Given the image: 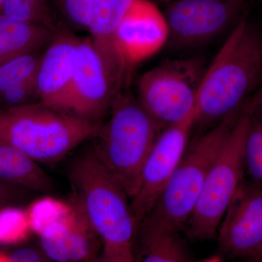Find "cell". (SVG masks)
I'll list each match as a JSON object with an SVG mask.
<instances>
[{"instance_id": "6da1fadb", "label": "cell", "mask_w": 262, "mask_h": 262, "mask_svg": "<svg viewBox=\"0 0 262 262\" xmlns=\"http://www.w3.org/2000/svg\"><path fill=\"white\" fill-rule=\"evenodd\" d=\"M261 79L262 34L244 17L206 68L196 98L195 125L212 127L239 113Z\"/></svg>"}, {"instance_id": "7a4b0ae2", "label": "cell", "mask_w": 262, "mask_h": 262, "mask_svg": "<svg viewBox=\"0 0 262 262\" xmlns=\"http://www.w3.org/2000/svg\"><path fill=\"white\" fill-rule=\"evenodd\" d=\"M73 195L102 244L107 262H134L138 225L126 192L92 149L76 159L70 170Z\"/></svg>"}, {"instance_id": "3957f363", "label": "cell", "mask_w": 262, "mask_h": 262, "mask_svg": "<svg viewBox=\"0 0 262 262\" xmlns=\"http://www.w3.org/2000/svg\"><path fill=\"white\" fill-rule=\"evenodd\" d=\"M111 108V117L94 138L92 150L131 199L139 190L144 164L162 130L129 92L122 91Z\"/></svg>"}, {"instance_id": "277c9868", "label": "cell", "mask_w": 262, "mask_h": 262, "mask_svg": "<svg viewBox=\"0 0 262 262\" xmlns=\"http://www.w3.org/2000/svg\"><path fill=\"white\" fill-rule=\"evenodd\" d=\"M101 125L41 102L20 105L0 112V141L37 163H53L94 138Z\"/></svg>"}, {"instance_id": "5b68a950", "label": "cell", "mask_w": 262, "mask_h": 262, "mask_svg": "<svg viewBox=\"0 0 262 262\" xmlns=\"http://www.w3.org/2000/svg\"><path fill=\"white\" fill-rule=\"evenodd\" d=\"M241 111L224 119L188 145L154 208L144 221L178 232L187 225L212 164Z\"/></svg>"}, {"instance_id": "8992f818", "label": "cell", "mask_w": 262, "mask_h": 262, "mask_svg": "<svg viewBox=\"0 0 262 262\" xmlns=\"http://www.w3.org/2000/svg\"><path fill=\"white\" fill-rule=\"evenodd\" d=\"M248 101L212 164L188 222V234L193 239L206 241L214 237L244 180L245 141L251 122Z\"/></svg>"}, {"instance_id": "52a82bcc", "label": "cell", "mask_w": 262, "mask_h": 262, "mask_svg": "<svg viewBox=\"0 0 262 262\" xmlns=\"http://www.w3.org/2000/svg\"><path fill=\"white\" fill-rule=\"evenodd\" d=\"M131 70L118 51L103 49L91 38L80 39L66 111L101 122L123 91Z\"/></svg>"}, {"instance_id": "ba28073f", "label": "cell", "mask_w": 262, "mask_h": 262, "mask_svg": "<svg viewBox=\"0 0 262 262\" xmlns=\"http://www.w3.org/2000/svg\"><path fill=\"white\" fill-rule=\"evenodd\" d=\"M206 70L198 58L166 59L141 77L138 100L162 131L195 111Z\"/></svg>"}, {"instance_id": "9c48e42d", "label": "cell", "mask_w": 262, "mask_h": 262, "mask_svg": "<svg viewBox=\"0 0 262 262\" xmlns=\"http://www.w3.org/2000/svg\"><path fill=\"white\" fill-rule=\"evenodd\" d=\"M246 0H176L165 12L168 41L192 48L218 37L239 21Z\"/></svg>"}, {"instance_id": "30bf717a", "label": "cell", "mask_w": 262, "mask_h": 262, "mask_svg": "<svg viewBox=\"0 0 262 262\" xmlns=\"http://www.w3.org/2000/svg\"><path fill=\"white\" fill-rule=\"evenodd\" d=\"M196 124V110L184 121L160 133L146 159L140 187L131 198L130 207L138 225L149 215L187 149Z\"/></svg>"}, {"instance_id": "8fae6325", "label": "cell", "mask_w": 262, "mask_h": 262, "mask_svg": "<svg viewBox=\"0 0 262 262\" xmlns=\"http://www.w3.org/2000/svg\"><path fill=\"white\" fill-rule=\"evenodd\" d=\"M222 252L249 258L262 251V190L249 180L241 183L218 231Z\"/></svg>"}, {"instance_id": "7c38bea8", "label": "cell", "mask_w": 262, "mask_h": 262, "mask_svg": "<svg viewBox=\"0 0 262 262\" xmlns=\"http://www.w3.org/2000/svg\"><path fill=\"white\" fill-rule=\"evenodd\" d=\"M165 15L150 0H134L119 25L114 42L130 69L161 49L168 42Z\"/></svg>"}, {"instance_id": "4fadbf2b", "label": "cell", "mask_w": 262, "mask_h": 262, "mask_svg": "<svg viewBox=\"0 0 262 262\" xmlns=\"http://www.w3.org/2000/svg\"><path fill=\"white\" fill-rule=\"evenodd\" d=\"M70 204V213L39 234L40 249L53 262H89L98 257L101 239L78 200L72 195Z\"/></svg>"}, {"instance_id": "5bb4252c", "label": "cell", "mask_w": 262, "mask_h": 262, "mask_svg": "<svg viewBox=\"0 0 262 262\" xmlns=\"http://www.w3.org/2000/svg\"><path fill=\"white\" fill-rule=\"evenodd\" d=\"M79 41L67 31H61L55 34L43 55L37 75V95L46 106L66 111Z\"/></svg>"}, {"instance_id": "9a60e30c", "label": "cell", "mask_w": 262, "mask_h": 262, "mask_svg": "<svg viewBox=\"0 0 262 262\" xmlns=\"http://www.w3.org/2000/svg\"><path fill=\"white\" fill-rule=\"evenodd\" d=\"M134 262H187L179 232L144 221L138 228Z\"/></svg>"}, {"instance_id": "2e32d148", "label": "cell", "mask_w": 262, "mask_h": 262, "mask_svg": "<svg viewBox=\"0 0 262 262\" xmlns=\"http://www.w3.org/2000/svg\"><path fill=\"white\" fill-rule=\"evenodd\" d=\"M54 37V33L47 26L18 21L0 15V65L34 53Z\"/></svg>"}, {"instance_id": "e0dca14e", "label": "cell", "mask_w": 262, "mask_h": 262, "mask_svg": "<svg viewBox=\"0 0 262 262\" xmlns=\"http://www.w3.org/2000/svg\"><path fill=\"white\" fill-rule=\"evenodd\" d=\"M0 179L21 184L38 192H51L52 179L28 155L0 141Z\"/></svg>"}, {"instance_id": "ac0fdd59", "label": "cell", "mask_w": 262, "mask_h": 262, "mask_svg": "<svg viewBox=\"0 0 262 262\" xmlns=\"http://www.w3.org/2000/svg\"><path fill=\"white\" fill-rule=\"evenodd\" d=\"M134 0H95L89 30L92 40L108 51H117L114 36ZM119 52V51H118Z\"/></svg>"}, {"instance_id": "d6986e66", "label": "cell", "mask_w": 262, "mask_h": 262, "mask_svg": "<svg viewBox=\"0 0 262 262\" xmlns=\"http://www.w3.org/2000/svg\"><path fill=\"white\" fill-rule=\"evenodd\" d=\"M42 57L27 53L0 65V92L37 75Z\"/></svg>"}, {"instance_id": "ffe728a7", "label": "cell", "mask_w": 262, "mask_h": 262, "mask_svg": "<svg viewBox=\"0 0 262 262\" xmlns=\"http://www.w3.org/2000/svg\"><path fill=\"white\" fill-rule=\"evenodd\" d=\"M245 172L262 190V125L251 120L244 145Z\"/></svg>"}, {"instance_id": "44dd1931", "label": "cell", "mask_w": 262, "mask_h": 262, "mask_svg": "<svg viewBox=\"0 0 262 262\" xmlns=\"http://www.w3.org/2000/svg\"><path fill=\"white\" fill-rule=\"evenodd\" d=\"M71 206L53 199H44L34 203L28 212L29 224L38 235L59 222L70 213Z\"/></svg>"}, {"instance_id": "7402d4cb", "label": "cell", "mask_w": 262, "mask_h": 262, "mask_svg": "<svg viewBox=\"0 0 262 262\" xmlns=\"http://www.w3.org/2000/svg\"><path fill=\"white\" fill-rule=\"evenodd\" d=\"M30 229L28 214L23 211L11 208L0 213V244H15L23 241Z\"/></svg>"}, {"instance_id": "603a6c76", "label": "cell", "mask_w": 262, "mask_h": 262, "mask_svg": "<svg viewBox=\"0 0 262 262\" xmlns=\"http://www.w3.org/2000/svg\"><path fill=\"white\" fill-rule=\"evenodd\" d=\"M3 15L13 20L26 23L49 25L48 8H41L27 0H5L2 8Z\"/></svg>"}, {"instance_id": "cb8c5ba5", "label": "cell", "mask_w": 262, "mask_h": 262, "mask_svg": "<svg viewBox=\"0 0 262 262\" xmlns=\"http://www.w3.org/2000/svg\"><path fill=\"white\" fill-rule=\"evenodd\" d=\"M95 0H57L62 14L76 28L89 29Z\"/></svg>"}, {"instance_id": "d4e9b609", "label": "cell", "mask_w": 262, "mask_h": 262, "mask_svg": "<svg viewBox=\"0 0 262 262\" xmlns=\"http://www.w3.org/2000/svg\"><path fill=\"white\" fill-rule=\"evenodd\" d=\"M3 93L5 100L11 104H19L23 102L30 95L37 94V75L12 86Z\"/></svg>"}, {"instance_id": "484cf974", "label": "cell", "mask_w": 262, "mask_h": 262, "mask_svg": "<svg viewBox=\"0 0 262 262\" xmlns=\"http://www.w3.org/2000/svg\"><path fill=\"white\" fill-rule=\"evenodd\" d=\"M12 262H53L46 256L41 249L22 248L12 253L10 256Z\"/></svg>"}, {"instance_id": "4316f807", "label": "cell", "mask_w": 262, "mask_h": 262, "mask_svg": "<svg viewBox=\"0 0 262 262\" xmlns=\"http://www.w3.org/2000/svg\"><path fill=\"white\" fill-rule=\"evenodd\" d=\"M251 120L262 125V88L248 101Z\"/></svg>"}, {"instance_id": "83f0119b", "label": "cell", "mask_w": 262, "mask_h": 262, "mask_svg": "<svg viewBox=\"0 0 262 262\" xmlns=\"http://www.w3.org/2000/svg\"><path fill=\"white\" fill-rule=\"evenodd\" d=\"M27 1L41 8H48L46 0H27Z\"/></svg>"}, {"instance_id": "f1b7e54d", "label": "cell", "mask_w": 262, "mask_h": 262, "mask_svg": "<svg viewBox=\"0 0 262 262\" xmlns=\"http://www.w3.org/2000/svg\"><path fill=\"white\" fill-rule=\"evenodd\" d=\"M246 259H247L248 262H262V251L257 254L246 258Z\"/></svg>"}, {"instance_id": "f546056e", "label": "cell", "mask_w": 262, "mask_h": 262, "mask_svg": "<svg viewBox=\"0 0 262 262\" xmlns=\"http://www.w3.org/2000/svg\"><path fill=\"white\" fill-rule=\"evenodd\" d=\"M194 262H223L219 256H212V257L205 258V259L201 260V261Z\"/></svg>"}, {"instance_id": "4dcf8cb0", "label": "cell", "mask_w": 262, "mask_h": 262, "mask_svg": "<svg viewBox=\"0 0 262 262\" xmlns=\"http://www.w3.org/2000/svg\"><path fill=\"white\" fill-rule=\"evenodd\" d=\"M0 262H12L10 259V256H6V255L0 253Z\"/></svg>"}, {"instance_id": "1f68e13d", "label": "cell", "mask_w": 262, "mask_h": 262, "mask_svg": "<svg viewBox=\"0 0 262 262\" xmlns=\"http://www.w3.org/2000/svg\"><path fill=\"white\" fill-rule=\"evenodd\" d=\"M150 1L153 2L157 5L158 3H170L173 0H150Z\"/></svg>"}, {"instance_id": "d6a6232c", "label": "cell", "mask_w": 262, "mask_h": 262, "mask_svg": "<svg viewBox=\"0 0 262 262\" xmlns=\"http://www.w3.org/2000/svg\"><path fill=\"white\" fill-rule=\"evenodd\" d=\"M89 262H107V261H105V260L103 259V258H101V256H99V257L94 258V259L91 260V261H90Z\"/></svg>"}, {"instance_id": "836d02e7", "label": "cell", "mask_w": 262, "mask_h": 262, "mask_svg": "<svg viewBox=\"0 0 262 262\" xmlns=\"http://www.w3.org/2000/svg\"><path fill=\"white\" fill-rule=\"evenodd\" d=\"M5 0H0V8H3V5L4 4Z\"/></svg>"}]
</instances>
